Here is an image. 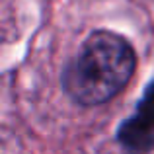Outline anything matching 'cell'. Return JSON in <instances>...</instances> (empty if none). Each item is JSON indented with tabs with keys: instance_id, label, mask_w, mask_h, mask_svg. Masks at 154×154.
I'll list each match as a JSON object with an SVG mask.
<instances>
[{
	"instance_id": "6da1fadb",
	"label": "cell",
	"mask_w": 154,
	"mask_h": 154,
	"mask_svg": "<svg viewBox=\"0 0 154 154\" xmlns=\"http://www.w3.org/2000/svg\"><path fill=\"white\" fill-rule=\"evenodd\" d=\"M137 57L119 33L98 29L88 35L80 51L64 66L60 84L74 103L92 107L113 100L129 84Z\"/></svg>"
},
{
	"instance_id": "7a4b0ae2",
	"label": "cell",
	"mask_w": 154,
	"mask_h": 154,
	"mask_svg": "<svg viewBox=\"0 0 154 154\" xmlns=\"http://www.w3.org/2000/svg\"><path fill=\"white\" fill-rule=\"evenodd\" d=\"M117 140L133 154H146L154 148V80L146 86L135 113L119 125Z\"/></svg>"
}]
</instances>
